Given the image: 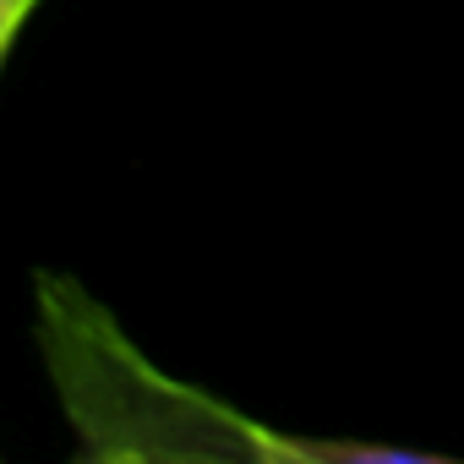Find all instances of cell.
Wrapping results in <instances>:
<instances>
[{"instance_id": "6da1fadb", "label": "cell", "mask_w": 464, "mask_h": 464, "mask_svg": "<svg viewBox=\"0 0 464 464\" xmlns=\"http://www.w3.org/2000/svg\"><path fill=\"white\" fill-rule=\"evenodd\" d=\"M34 334L50 388L99 464H295V437L164 372L72 274H39Z\"/></svg>"}, {"instance_id": "7a4b0ae2", "label": "cell", "mask_w": 464, "mask_h": 464, "mask_svg": "<svg viewBox=\"0 0 464 464\" xmlns=\"http://www.w3.org/2000/svg\"><path fill=\"white\" fill-rule=\"evenodd\" d=\"M34 6L39 0H0V61H6V50H12V39H17V28L28 23Z\"/></svg>"}]
</instances>
